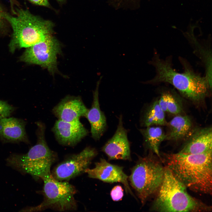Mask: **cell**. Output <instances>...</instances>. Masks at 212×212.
Instances as JSON below:
<instances>
[{"label":"cell","mask_w":212,"mask_h":212,"mask_svg":"<svg viewBox=\"0 0 212 212\" xmlns=\"http://www.w3.org/2000/svg\"><path fill=\"white\" fill-rule=\"evenodd\" d=\"M148 63L155 67L156 74L151 80L142 82L143 84L169 83L183 96L195 102L203 100L211 88L212 83L206 77L196 73L185 61H182L184 71L181 73L173 69L170 57L162 59L156 52Z\"/></svg>","instance_id":"obj_1"},{"label":"cell","mask_w":212,"mask_h":212,"mask_svg":"<svg viewBox=\"0 0 212 212\" xmlns=\"http://www.w3.org/2000/svg\"><path fill=\"white\" fill-rule=\"evenodd\" d=\"M163 160L165 166L186 188L211 194L212 151L198 154H167Z\"/></svg>","instance_id":"obj_2"},{"label":"cell","mask_w":212,"mask_h":212,"mask_svg":"<svg viewBox=\"0 0 212 212\" xmlns=\"http://www.w3.org/2000/svg\"><path fill=\"white\" fill-rule=\"evenodd\" d=\"M14 16L6 13L5 18L13 30L10 44L11 51L28 48L52 35L54 26L51 21L32 14L28 9L18 8Z\"/></svg>","instance_id":"obj_3"},{"label":"cell","mask_w":212,"mask_h":212,"mask_svg":"<svg viewBox=\"0 0 212 212\" xmlns=\"http://www.w3.org/2000/svg\"><path fill=\"white\" fill-rule=\"evenodd\" d=\"M152 209L160 212H189L207 210L188 193L186 187L167 167ZM208 210V209H207Z\"/></svg>","instance_id":"obj_4"},{"label":"cell","mask_w":212,"mask_h":212,"mask_svg":"<svg viewBox=\"0 0 212 212\" xmlns=\"http://www.w3.org/2000/svg\"><path fill=\"white\" fill-rule=\"evenodd\" d=\"M37 125L36 144L26 154L11 155L7 161L10 166L21 173L30 174L36 178L41 179L51 173V167L56 160V155L46 143L45 125L39 122Z\"/></svg>","instance_id":"obj_5"},{"label":"cell","mask_w":212,"mask_h":212,"mask_svg":"<svg viewBox=\"0 0 212 212\" xmlns=\"http://www.w3.org/2000/svg\"><path fill=\"white\" fill-rule=\"evenodd\" d=\"M164 169L165 167L151 155L139 158L132 168L128 180L143 205L158 191Z\"/></svg>","instance_id":"obj_6"},{"label":"cell","mask_w":212,"mask_h":212,"mask_svg":"<svg viewBox=\"0 0 212 212\" xmlns=\"http://www.w3.org/2000/svg\"><path fill=\"white\" fill-rule=\"evenodd\" d=\"M41 179L44 182L43 201L39 205L29 210L38 211L50 209L65 211L76 209L77 205L74 197L76 191L74 186L68 182L56 179L51 172Z\"/></svg>","instance_id":"obj_7"},{"label":"cell","mask_w":212,"mask_h":212,"mask_svg":"<svg viewBox=\"0 0 212 212\" xmlns=\"http://www.w3.org/2000/svg\"><path fill=\"white\" fill-rule=\"evenodd\" d=\"M60 50L58 41L52 35L27 48L21 59L29 63L39 65L54 73L57 71V55Z\"/></svg>","instance_id":"obj_8"},{"label":"cell","mask_w":212,"mask_h":212,"mask_svg":"<svg viewBox=\"0 0 212 212\" xmlns=\"http://www.w3.org/2000/svg\"><path fill=\"white\" fill-rule=\"evenodd\" d=\"M97 154L95 148L87 147L80 153L72 155L58 164L52 174L58 180H69L85 172Z\"/></svg>","instance_id":"obj_9"},{"label":"cell","mask_w":212,"mask_h":212,"mask_svg":"<svg viewBox=\"0 0 212 212\" xmlns=\"http://www.w3.org/2000/svg\"><path fill=\"white\" fill-rule=\"evenodd\" d=\"M90 178L109 183L119 182L124 185L126 192L135 197L129 185L128 176L124 173L123 167L111 164L101 158L95 164V167L85 171Z\"/></svg>","instance_id":"obj_10"},{"label":"cell","mask_w":212,"mask_h":212,"mask_svg":"<svg viewBox=\"0 0 212 212\" xmlns=\"http://www.w3.org/2000/svg\"><path fill=\"white\" fill-rule=\"evenodd\" d=\"M102 151L110 160H131L127 132L123 126L122 115H120L119 117L115 133L103 146Z\"/></svg>","instance_id":"obj_11"},{"label":"cell","mask_w":212,"mask_h":212,"mask_svg":"<svg viewBox=\"0 0 212 212\" xmlns=\"http://www.w3.org/2000/svg\"><path fill=\"white\" fill-rule=\"evenodd\" d=\"M52 131L59 143L70 146L75 145L88 134V130L80 120L68 122L58 119Z\"/></svg>","instance_id":"obj_12"},{"label":"cell","mask_w":212,"mask_h":212,"mask_svg":"<svg viewBox=\"0 0 212 212\" xmlns=\"http://www.w3.org/2000/svg\"><path fill=\"white\" fill-rule=\"evenodd\" d=\"M88 110L80 97L68 96L54 107L52 112L59 119L71 122L85 117Z\"/></svg>","instance_id":"obj_13"},{"label":"cell","mask_w":212,"mask_h":212,"mask_svg":"<svg viewBox=\"0 0 212 212\" xmlns=\"http://www.w3.org/2000/svg\"><path fill=\"white\" fill-rule=\"evenodd\" d=\"M26 122L15 117L4 118L0 120V140L3 143L29 144L25 129Z\"/></svg>","instance_id":"obj_14"},{"label":"cell","mask_w":212,"mask_h":212,"mask_svg":"<svg viewBox=\"0 0 212 212\" xmlns=\"http://www.w3.org/2000/svg\"><path fill=\"white\" fill-rule=\"evenodd\" d=\"M103 76L100 77L93 92V100L92 106L88 109L85 116L91 125L92 137L95 140H99L105 132L107 127L106 117L101 111L99 102V89Z\"/></svg>","instance_id":"obj_15"},{"label":"cell","mask_w":212,"mask_h":212,"mask_svg":"<svg viewBox=\"0 0 212 212\" xmlns=\"http://www.w3.org/2000/svg\"><path fill=\"white\" fill-rule=\"evenodd\" d=\"M191 137L180 152L198 154L212 151L211 127L204 128L192 132Z\"/></svg>","instance_id":"obj_16"},{"label":"cell","mask_w":212,"mask_h":212,"mask_svg":"<svg viewBox=\"0 0 212 212\" xmlns=\"http://www.w3.org/2000/svg\"><path fill=\"white\" fill-rule=\"evenodd\" d=\"M168 130L166 135L167 140L177 141L182 139L191 133L192 125L187 116L178 115L167 123Z\"/></svg>","instance_id":"obj_17"},{"label":"cell","mask_w":212,"mask_h":212,"mask_svg":"<svg viewBox=\"0 0 212 212\" xmlns=\"http://www.w3.org/2000/svg\"><path fill=\"white\" fill-rule=\"evenodd\" d=\"M140 123L141 125L145 127L153 125H167L165 112L160 106L158 100L152 103L144 110L141 115Z\"/></svg>","instance_id":"obj_18"},{"label":"cell","mask_w":212,"mask_h":212,"mask_svg":"<svg viewBox=\"0 0 212 212\" xmlns=\"http://www.w3.org/2000/svg\"><path fill=\"white\" fill-rule=\"evenodd\" d=\"M139 130L146 144L159 156V146L166 137V135L162 129L159 127L151 126L140 129Z\"/></svg>","instance_id":"obj_19"},{"label":"cell","mask_w":212,"mask_h":212,"mask_svg":"<svg viewBox=\"0 0 212 212\" xmlns=\"http://www.w3.org/2000/svg\"><path fill=\"white\" fill-rule=\"evenodd\" d=\"M160 106L164 112L177 115L180 113L182 109L174 97L168 92H163L158 100Z\"/></svg>","instance_id":"obj_20"},{"label":"cell","mask_w":212,"mask_h":212,"mask_svg":"<svg viewBox=\"0 0 212 212\" xmlns=\"http://www.w3.org/2000/svg\"><path fill=\"white\" fill-rule=\"evenodd\" d=\"M15 109L7 102L0 100V120L9 116Z\"/></svg>","instance_id":"obj_21"},{"label":"cell","mask_w":212,"mask_h":212,"mask_svg":"<svg viewBox=\"0 0 212 212\" xmlns=\"http://www.w3.org/2000/svg\"><path fill=\"white\" fill-rule=\"evenodd\" d=\"M110 196L114 201H118L121 200L124 195V191L120 185L115 186L111 191Z\"/></svg>","instance_id":"obj_22"},{"label":"cell","mask_w":212,"mask_h":212,"mask_svg":"<svg viewBox=\"0 0 212 212\" xmlns=\"http://www.w3.org/2000/svg\"><path fill=\"white\" fill-rule=\"evenodd\" d=\"M6 13L0 4V29L4 28L6 26V21L5 16Z\"/></svg>","instance_id":"obj_23"},{"label":"cell","mask_w":212,"mask_h":212,"mask_svg":"<svg viewBox=\"0 0 212 212\" xmlns=\"http://www.w3.org/2000/svg\"><path fill=\"white\" fill-rule=\"evenodd\" d=\"M31 3L37 5L47 7H50L48 0H28Z\"/></svg>","instance_id":"obj_24"},{"label":"cell","mask_w":212,"mask_h":212,"mask_svg":"<svg viewBox=\"0 0 212 212\" xmlns=\"http://www.w3.org/2000/svg\"><path fill=\"white\" fill-rule=\"evenodd\" d=\"M10 6L11 7V10L14 14L15 13V10L14 9V6L16 4V2L15 0H9Z\"/></svg>","instance_id":"obj_25"},{"label":"cell","mask_w":212,"mask_h":212,"mask_svg":"<svg viewBox=\"0 0 212 212\" xmlns=\"http://www.w3.org/2000/svg\"><path fill=\"white\" fill-rule=\"evenodd\" d=\"M119 0L120 1L121 0V1H122V2L125 1H129L130 2V1H131L132 2V1H136L138 0Z\"/></svg>","instance_id":"obj_26"},{"label":"cell","mask_w":212,"mask_h":212,"mask_svg":"<svg viewBox=\"0 0 212 212\" xmlns=\"http://www.w3.org/2000/svg\"><path fill=\"white\" fill-rule=\"evenodd\" d=\"M60 3L63 2L65 0H57Z\"/></svg>","instance_id":"obj_27"}]
</instances>
